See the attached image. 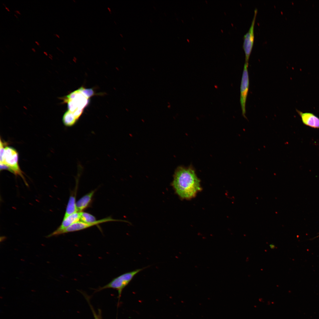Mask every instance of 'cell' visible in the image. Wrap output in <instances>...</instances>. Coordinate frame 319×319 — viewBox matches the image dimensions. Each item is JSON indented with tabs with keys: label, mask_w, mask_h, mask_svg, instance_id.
I'll return each mask as SVG.
<instances>
[{
	"label": "cell",
	"mask_w": 319,
	"mask_h": 319,
	"mask_svg": "<svg viewBox=\"0 0 319 319\" xmlns=\"http://www.w3.org/2000/svg\"><path fill=\"white\" fill-rule=\"evenodd\" d=\"M81 212L77 211L64 218L61 225L54 231L46 236L49 238L60 235L61 232L73 224L79 221L80 219Z\"/></svg>",
	"instance_id": "ba28073f"
},
{
	"label": "cell",
	"mask_w": 319,
	"mask_h": 319,
	"mask_svg": "<svg viewBox=\"0 0 319 319\" xmlns=\"http://www.w3.org/2000/svg\"><path fill=\"white\" fill-rule=\"evenodd\" d=\"M49 57L51 59H52V58L50 56H49Z\"/></svg>",
	"instance_id": "4316f807"
},
{
	"label": "cell",
	"mask_w": 319,
	"mask_h": 319,
	"mask_svg": "<svg viewBox=\"0 0 319 319\" xmlns=\"http://www.w3.org/2000/svg\"><path fill=\"white\" fill-rule=\"evenodd\" d=\"M49 55L50 56V57H52V55L51 54H49Z\"/></svg>",
	"instance_id": "7402d4cb"
},
{
	"label": "cell",
	"mask_w": 319,
	"mask_h": 319,
	"mask_svg": "<svg viewBox=\"0 0 319 319\" xmlns=\"http://www.w3.org/2000/svg\"><path fill=\"white\" fill-rule=\"evenodd\" d=\"M121 221V220L114 219L110 217L97 220L93 222L87 223L78 221L67 227L60 233V235L65 233L77 231L97 225L101 223L111 221Z\"/></svg>",
	"instance_id": "8992f818"
},
{
	"label": "cell",
	"mask_w": 319,
	"mask_h": 319,
	"mask_svg": "<svg viewBox=\"0 0 319 319\" xmlns=\"http://www.w3.org/2000/svg\"><path fill=\"white\" fill-rule=\"evenodd\" d=\"M88 301V302L89 303V305L90 306L91 310L92 311V312L95 319H102L100 312L99 311L98 314H97L93 309V307H92V306L90 304V303Z\"/></svg>",
	"instance_id": "4fadbf2b"
},
{
	"label": "cell",
	"mask_w": 319,
	"mask_h": 319,
	"mask_svg": "<svg viewBox=\"0 0 319 319\" xmlns=\"http://www.w3.org/2000/svg\"><path fill=\"white\" fill-rule=\"evenodd\" d=\"M82 222L90 223L97 221L95 216L92 215L86 212L81 211L80 212V219Z\"/></svg>",
	"instance_id": "7c38bea8"
},
{
	"label": "cell",
	"mask_w": 319,
	"mask_h": 319,
	"mask_svg": "<svg viewBox=\"0 0 319 319\" xmlns=\"http://www.w3.org/2000/svg\"><path fill=\"white\" fill-rule=\"evenodd\" d=\"M269 246L271 249H274L275 247L274 245L273 244H271Z\"/></svg>",
	"instance_id": "5bb4252c"
},
{
	"label": "cell",
	"mask_w": 319,
	"mask_h": 319,
	"mask_svg": "<svg viewBox=\"0 0 319 319\" xmlns=\"http://www.w3.org/2000/svg\"><path fill=\"white\" fill-rule=\"evenodd\" d=\"M248 64L245 62L244 65L240 85V99L242 114L243 117L246 119V104L249 85L248 70Z\"/></svg>",
	"instance_id": "5b68a950"
},
{
	"label": "cell",
	"mask_w": 319,
	"mask_h": 319,
	"mask_svg": "<svg viewBox=\"0 0 319 319\" xmlns=\"http://www.w3.org/2000/svg\"><path fill=\"white\" fill-rule=\"evenodd\" d=\"M5 8H6V10H7L8 11H10V10H9V8H8V7H6H6H5Z\"/></svg>",
	"instance_id": "d6986e66"
},
{
	"label": "cell",
	"mask_w": 319,
	"mask_h": 319,
	"mask_svg": "<svg viewBox=\"0 0 319 319\" xmlns=\"http://www.w3.org/2000/svg\"><path fill=\"white\" fill-rule=\"evenodd\" d=\"M120 35H121V36L122 37H123V36H122V35L121 34Z\"/></svg>",
	"instance_id": "83f0119b"
},
{
	"label": "cell",
	"mask_w": 319,
	"mask_h": 319,
	"mask_svg": "<svg viewBox=\"0 0 319 319\" xmlns=\"http://www.w3.org/2000/svg\"><path fill=\"white\" fill-rule=\"evenodd\" d=\"M60 51H61V52H62V53H64V52H63V51H62V50H60Z\"/></svg>",
	"instance_id": "d4e9b609"
},
{
	"label": "cell",
	"mask_w": 319,
	"mask_h": 319,
	"mask_svg": "<svg viewBox=\"0 0 319 319\" xmlns=\"http://www.w3.org/2000/svg\"><path fill=\"white\" fill-rule=\"evenodd\" d=\"M0 165L8 167V170L16 175L20 176L26 185L28 184L18 164V154L16 150L10 147L4 148L3 155L0 156Z\"/></svg>",
	"instance_id": "3957f363"
},
{
	"label": "cell",
	"mask_w": 319,
	"mask_h": 319,
	"mask_svg": "<svg viewBox=\"0 0 319 319\" xmlns=\"http://www.w3.org/2000/svg\"><path fill=\"white\" fill-rule=\"evenodd\" d=\"M146 268V267L136 269L122 274L113 279L106 285L98 288L95 290V292L108 288L115 289L118 291V298H120L122 292L125 287L129 284L136 274Z\"/></svg>",
	"instance_id": "277c9868"
},
{
	"label": "cell",
	"mask_w": 319,
	"mask_h": 319,
	"mask_svg": "<svg viewBox=\"0 0 319 319\" xmlns=\"http://www.w3.org/2000/svg\"><path fill=\"white\" fill-rule=\"evenodd\" d=\"M93 93L92 89L81 87L65 97L64 101L67 103L68 110L77 121L87 105L89 98L92 95Z\"/></svg>",
	"instance_id": "7a4b0ae2"
},
{
	"label": "cell",
	"mask_w": 319,
	"mask_h": 319,
	"mask_svg": "<svg viewBox=\"0 0 319 319\" xmlns=\"http://www.w3.org/2000/svg\"><path fill=\"white\" fill-rule=\"evenodd\" d=\"M3 5L5 6V7H6L5 4H4V3H3Z\"/></svg>",
	"instance_id": "484cf974"
},
{
	"label": "cell",
	"mask_w": 319,
	"mask_h": 319,
	"mask_svg": "<svg viewBox=\"0 0 319 319\" xmlns=\"http://www.w3.org/2000/svg\"><path fill=\"white\" fill-rule=\"evenodd\" d=\"M57 49H58V50H60H60H60V48H58V47H57Z\"/></svg>",
	"instance_id": "cb8c5ba5"
},
{
	"label": "cell",
	"mask_w": 319,
	"mask_h": 319,
	"mask_svg": "<svg viewBox=\"0 0 319 319\" xmlns=\"http://www.w3.org/2000/svg\"><path fill=\"white\" fill-rule=\"evenodd\" d=\"M172 185L177 194L184 199L193 197L201 189L199 180L191 168H177Z\"/></svg>",
	"instance_id": "6da1fadb"
},
{
	"label": "cell",
	"mask_w": 319,
	"mask_h": 319,
	"mask_svg": "<svg viewBox=\"0 0 319 319\" xmlns=\"http://www.w3.org/2000/svg\"><path fill=\"white\" fill-rule=\"evenodd\" d=\"M296 111L305 125L312 128L319 129V118L310 112H303L297 109Z\"/></svg>",
	"instance_id": "9c48e42d"
},
{
	"label": "cell",
	"mask_w": 319,
	"mask_h": 319,
	"mask_svg": "<svg viewBox=\"0 0 319 319\" xmlns=\"http://www.w3.org/2000/svg\"><path fill=\"white\" fill-rule=\"evenodd\" d=\"M14 12L15 13H16L17 14H21L20 13V12L19 11L16 10L14 11Z\"/></svg>",
	"instance_id": "9a60e30c"
},
{
	"label": "cell",
	"mask_w": 319,
	"mask_h": 319,
	"mask_svg": "<svg viewBox=\"0 0 319 319\" xmlns=\"http://www.w3.org/2000/svg\"><path fill=\"white\" fill-rule=\"evenodd\" d=\"M95 192V190L90 191L83 196L76 202V206L78 211H82L83 210L88 206L92 201Z\"/></svg>",
	"instance_id": "30bf717a"
},
{
	"label": "cell",
	"mask_w": 319,
	"mask_h": 319,
	"mask_svg": "<svg viewBox=\"0 0 319 319\" xmlns=\"http://www.w3.org/2000/svg\"><path fill=\"white\" fill-rule=\"evenodd\" d=\"M108 10H109V12H110V14H111V10L110 8V7H108Z\"/></svg>",
	"instance_id": "2e32d148"
},
{
	"label": "cell",
	"mask_w": 319,
	"mask_h": 319,
	"mask_svg": "<svg viewBox=\"0 0 319 319\" xmlns=\"http://www.w3.org/2000/svg\"><path fill=\"white\" fill-rule=\"evenodd\" d=\"M35 42L37 44V45L39 46V44L38 42L35 41Z\"/></svg>",
	"instance_id": "ffe728a7"
},
{
	"label": "cell",
	"mask_w": 319,
	"mask_h": 319,
	"mask_svg": "<svg viewBox=\"0 0 319 319\" xmlns=\"http://www.w3.org/2000/svg\"><path fill=\"white\" fill-rule=\"evenodd\" d=\"M77 211L76 196L74 195H71L69 198L64 218Z\"/></svg>",
	"instance_id": "8fae6325"
},
{
	"label": "cell",
	"mask_w": 319,
	"mask_h": 319,
	"mask_svg": "<svg viewBox=\"0 0 319 319\" xmlns=\"http://www.w3.org/2000/svg\"><path fill=\"white\" fill-rule=\"evenodd\" d=\"M14 16H15V17H16L17 18V15H16L15 14H14Z\"/></svg>",
	"instance_id": "603a6c76"
},
{
	"label": "cell",
	"mask_w": 319,
	"mask_h": 319,
	"mask_svg": "<svg viewBox=\"0 0 319 319\" xmlns=\"http://www.w3.org/2000/svg\"><path fill=\"white\" fill-rule=\"evenodd\" d=\"M32 50L34 52L36 51L33 48H32Z\"/></svg>",
	"instance_id": "ac0fdd59"
},
{
	"label": "cell",
	"mask_w": 319,
	"mask_h": 319,
	"mask_svg": "<svg viewBox=\"0 0 319 319\" xmlns=\"http://www.w3.org/2000/svg\"><path fill=\"white\" fill-rule=\"evenodd\" d=\"M43 53H44V54H45V55H46V56H47V55H48V53H46V52H45V51H44V52H43Z\"/></svg>",
	"instance_id": "44dd1931"
},
{
	"label": "cell",
	"mask_w": 319,
	"mask_h": 319,
	"mask_svg": "<svg viewBox=\"0 0 319 319\" xmlns=\"http://www.w3.org/2000/svg\"><path fill=\"white\" fill-rule=\"evenodd\" d=\"M318 236H319V235Z\"/></svg>",
	"instance_id": "f1b7e54d"
},
{
	"label": "cell",
	"mask_w": 319,
	"mask_h": 319,
	"mask_svg": "<svg viewBox=\"0 0 319 319\" xmlns=\"http://www.w3.org/2000/svg\"><path fill=\"white\" fill-rule=\"evenodd\" d=\"M53 35H55V36H56L57 37H58V38H60V36H59V35H58V34H53Z\"/></svg>",
	"instance_id": "e0dca14e"
},
{
	"label": "cell",
	"mask_w": 319,
	"mask_h": 319,
	"mask_svg": "<svg viewBox=\"0 0 319 319\" xmlns=\"http://www.w3.org/2000/svg\"><path fill=\"white\" fill-rule=\"evenodd\" d=\"M257 12V9H255L251 26L248 31L244 36L243 47L245 54V62L248 64L249 59L253 44L254 26Z\"/></svg>",
	"instance_id": "52a82bcc"
}]
</instances>
